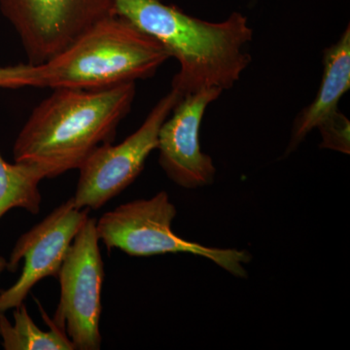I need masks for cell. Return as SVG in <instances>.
<instances>
[{
  "label": "cell",
  "instance_id": "5bb4252c",
  "mask_svg": "<svg viewBox=\"0 0 350 350\" xmlns=\"http://www.w3.org/2000/svg\"><path fill=\"white\" fill-rule=\"evenodd\" d=\"M31 64L0 66V88L21 89L31 87Z\"/></svg>",
  "mask_w": 350,
  "mask_h": 350
},
{
  "label": "cell",
  "instance_id": "7a4b0ae2",
  "mask_svg": "<svg viewBox=\"0 0 350 350\" xmlns=\"http://www.w3.org/2000/svg\"><path fill=\"white\" fill-rule=\"evenodd\" d=\"M135 96V82L103 90L54 89L20 131L14 160L36 165L46 178L79 169L98 146L112 142Z\"/></svg>",
  "mask_w": 350,
  "mask_h": 350
},
{
  "label": "cell",
  "instance_id": "6da1fadb",
  "mask_svg": "<svg viewBox=\"0 0 350 350\" xmlns=\"http://www.w3.org/2000/svg\"><path fill=\"white\" fill-rule=\"evenodd\" d=\"M115 14L158 41L179 64L172 89L182 96L206 88L229 90L241 79L252 57L245 47L253 29L245 16L232 13L211 23L161 0H112Z\"/></svg>",
  "mask_w": 350,
  "mask_h": 350
},
{
  "label": "cell",
  "instance_id": "8fae6325",
  "mask_svg": "<svg viewBox=\"0 0 350 350\" xmlns=\"http://www.w3.org/2000/svg\"><path fill=\"white\" fill-rule=\"evenodd\" d=\"M43 313L49 331H42L31 319L27 306L15 308L14 322L10 323L4 312L0 313V337L6 350H75L66 332L61 330L52 319Z\"/></svg>",
  "mask_w": 350,
  "mask_h": 350
},
{
  "label": "cell",
  "instance_id": "277c9868",
  "mask_svg": "<svg viewBox=\"0 0 350 350\" xmlns=\"http://www.w3.org/2000/svg\"><path fill=\"white\" fill-rule=\"evenodd\" d=\"M176 208L165 192L137 200L105 213L96 222L98 239L108 250L117 248L131 256L148 257L189 253L206 258L237 278H246L251 256L247 251L208 247L175 234L172 223Z\"/></svg>",
  "mask_w": 350,
  "mask_h": 350
},
{
  "label": "cell",
  "instance_id": "30bf717a",
  "mask_svg": "<svg viewBox=\"0 0 350 350\" xmlns=\"http://www.w3.org/2000/svg\"><path fill=\"white\" fill-rule=\"evenodd\" d=\"M350 89V27L340 39L323 51V75L314 100L299 112L292 126L286 155L301 144L306 135L338 111V103Z\"/></svg>",
  "mask_w": 350,
  "mask_h": 350
},
{
  "label": "cell",
  "instance_id": "3957f363",
  "mask_svg": "<svg viewBox=\"0 0 350 350\" xmlns=\"http://www.w3.org/2000/svg\"><path fill=\"white\" fill-rule=\"evenodd\" d=\"M170 57L158 41L115 14L49 61L31 64V87L109 89L152 77Z\"/></svg>",
  "mask_w": 350,
  "mask_h": 350
},
{
  "label": "cell",
  "instance_id": "52a82bcc",
  "mask_svg": "<svg viewBox=\"0 0 350 350\" xmlns=\"http://www.w3.org/2000/svg\"><path fill=\"white\" fill-rule=\"evenodd\" d=\"M29 64L46 63L98 21L115 15L112 0H0Z\"/></svg>",
  "mask_w": 350,
  "mask_h": 350
},
{
  "label": "cell",
  "instance_id": "9a60e30c",
  "mask_svg": "<svg viewBox=\"0 0 350 350\" xmlns=\"http://www.w3.org/2000/svg\"><path fill=\"white\" fill-rule=\"evenodd\" d=\"M7 268V260L5 258L0 256V273L6 269Z\"/></svg>",
  "mask_w": 350,
  "mask_h": 350
},
{
  "label": "cell",
  "instance_id": "5b68a950",
  "mask_svg": "<svg viewBox=\"0 0 350 350\" xmlns=\"http://www.w3.org/2000/svg\"><path fill=\"white\" fill-rule=\"evenodd\" d=\"M96 222L88 218L76 234L59 269L61 299L53 321L75 349H100L101 290L105 266Z\"/></svg>",
  "mask_w": 350,
  "mask_h": 350
},
{
  "label": "cell",
  "instance_id": "4fadbf2b",
  "mask_svg": "<svg viewBox=\"0 0 350 350\" xmlns=\"http://www.w3.org/2000/svg\"><path fill=\"white\" fill-rule=\"evenodd\" d=\"M317 129L321 135V148L349 154L350 122L340 110L322 122Z\"/></svg>",
  "mask_w": 350,
  "mask_h": 350
},
{
  "label": "cell",
  "instance_id": "7c38bea8",
  "mask_svg": "<svg viewBox=\"0 0 350 350\" xmlns=\"http://www.w3.org/2000/svg\"><path fill=\"white\" fill-rule=\"evenodd\" d=\"M45 174L29 163H7L0 155V218L13 208H23L31 214L40 211L38 185Z\"/></svg>",
  "mask_w": 350,
  "mask_h": 350
},
{
  "label": "cell",
  "instance_id": "9c48e42d",
  "mask_svg": "<svg viewBox=\"0 0 350 350\" xmlns=\"http://www.w3.org/2000/svg\"><path fill=\"white\" fill-rule=\"evenodd\" d=\"M223 90L206 88L182 96L158 135L161 167L177 185L195 189L209 185L215 177L213 159L200 148V129L207 107Z\"/></svg>",
  "mask_w": 350,
  "mask_h": 350
},
{
  "label": "cell",
  "instance_id": "ba28073f",
  "mask_svg": "<svg viewBox=\"0 0 350 350\" xmlns=\"http://www.w3.org/2000/svg\"><path fill=\"white\" fill-rule=\"evenodd\" d=\"M89 211L76 207L71 198L18 239L6 269L16 271L23 259L24 268L15 284L0 292V313L22 305L40 280L57 278L73 239L89 218Z\"/></svg>",
  "mask_w": 350,
  "mask_h": 350
},
{
  "label": "cell",
  "instance_id": "8992f818",
  "mask_svg": "<svg viewBox=\"0 0 350 350\" xmlns=\"http://www.w3.org/2000/svg\"><path fill=\"white\" fill-rule=\"evenodd\" d=\"M182 94L172 89L149 113L137 131L118 145L107 142L80 165L75 197L78 208L100 209L137 179L145 162L158 147V135Z\"/></svg>",
  "mask_w": 350,
  "mask_h": 350
}]
</instances>
